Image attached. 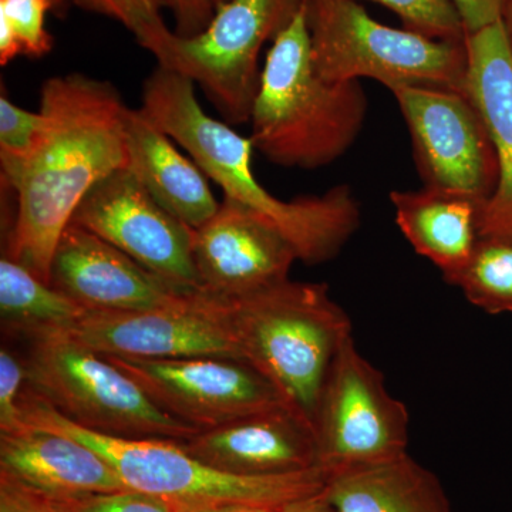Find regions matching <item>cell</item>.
<instances>
[{"label": "cell", "instance_id": "obj_1", "mask_svg": "<svg viewBox=\"0 0 512 512\" xmlns=\"http://www.w3.org/2000/svg\"><path fill=\"white\" fill-rule=\"evenodd\" d=\"M128 110L107 80L70 73L42 84V137L18 177L2 185L15 198L3 255L47 284L74 212L101 180L127 167Z\"/></svg>", "mask_w": 512, "mask_h": 512}, {"label": "cell", "instance_id": "obj_2", "mask_svg": "<svg viewBox=\"0 0 512 512\" xmlns=\"http://www.w3.org/2000/svg\"><path fill=\"white\" fill-rule=\"evenodd\" d=\"M141 110L158 128L190 154L224 197L261 215L308 265L332 261L356 234L362 221L359 201L349 185H336L322 195L284 201L265 190L252 173L251 137L231 124L212 119L202 109L195 83L157 66L143 84Z\"/></svg>", "mask_w": 512, "mask_h": 512}, {"label": "cell", "instance_id": "obj_3", "mask_svg": "<svg viewBox=\"0 0 512 512\" xmlns=\"http://www.w3.org/2000/svg\"><path fill=\"white\" fill-rule=\"evenodd\" d=\"M366 114L360 82H328L316 73L303 0L262 67L249 121L255 150L282 167L318 170L353 146Z\"/></svg>", "mask_w": 512, "mask_h": 512}, {"label": "cell", "instance_id": "obj_4", "mask_svg": "<svg viewBox=\"0 0 512 512\" xmlns=\"http://www.w3.org/2000/svg\"><path fill=\"white\" fill-rule=\"evenodd\" d=\"M225 302L242 360L315 429L330 367L353 336L352 320L328 284L288 279Z\"/></svg>", "mask_w": 512, "mask_h": 512}, {"label": "cell", "instance_id": "obj_5", "mask_svg": "<svg viewBox=\"0 0 512 512\" xmlns=\"http://www.w3.org/2000/svg\"><path fill=\"white\" fill-rule=\"evenodd\" d=\"M20 409L23 424L66 434L92 447L109 461L128 490L154 495L167 503L284 507L325 490L328 480L322 468L278 476L227 473L191 456L181 441L127 439L87 430L57 412L29 386Z\"/></svg>", "mask_w": 512, "mask_h": 512}, {"label": "cell", "instance_id": "obj_6", "mask_svg": "<svg viewBox=\"0 0 512 512\" xmlns=\"http://www.w3.org/2000/svg\"><path fill=\"white\" fill-rule=\"evenodd\" d=\"M306 9L313 67L328 82L372 79L390 92L426 86L467 94L464 42L382 25L357 0H306Z\"/></svg>", "mask_w": 512, "mask_h": 512}, {"label": "cell", "instance_id": "obj_7", "mask_svg": "<svg viewBox=\"0 0 512 512\" xmlns=\"http://www.w3.org/2000/svg\"><path fill=\"white\" fill-rule=\"evenodd\" d=\"M28 386L84 429L127 437L187 441L201 430L175 419L126 372L66 329L29 338Z\"/></svg>", "mask_w": 512, "mask_h": 512}, {"label": "cell", "instance_id": "obj_8", "mask_svg": "<svg viewBox=\"0 0 512 512\" xmlns=\"http://www.w3.org/2000/svg\"><path fill=\"white\" fill-rule=\"evenodd\" d=\"M303 0H227L194 36L171 32L154 53L157 66L198 83L228 124L251 121L262 47L288 25Z\"/></svg>", "mask_w": 512, "mask_h": 512}, {"label": "cell", "instance_id": "obj_9", "mask_svg": "<svg viewBox=\"0 0 512 512\" xmlns=\"http://www.w3.org/2000/svg\"><path fill=\"white\" fill-rule=\"evenodd\" d=\"M409 410L350 336L330 367L316 416L319 467L330 474L407 454Z\"/></svg>", "mask_w": 512, "mask_h": 512}, {"label": "cell", "instance_id": "obj_10", "mask_svg": "<svg viewBox=\"0 0 512 512\" xmlns=\"http://www.w3.org/2000/svg\"><path fill=\"white\" fill-rule=\"evenodd\" d=\"M412 137L424 187L487 201L498 183V161L483 116L466 93L439 87L392 90Z\"/></svg>", "mask_w": 512, "mask_h": 512}, {"label": "cell", "instance_id": "obj_11", "mask_svg": "<svg viewBox=\"0 0 512 512\" xmlns=\"http://www.w3.org/2000/svg\"><path fill=\"white\" fill-rule=\"evenodd\" d=\"M66 330L100 355L147 360H242L227 302L204 292L144 311L86 312Z\"/></svg>", "mask_w": 512, "mask_h": 512}, {"label": "cell", "instance_id": "obj_12", "mask_svg": "<svg viewBox=\"0 0 512 512\" xmlns=\"http://www.w3.org/2000/svg\"><path fill=\"white\" fill-rule=\"evenodd\" d=\"M103 356L126 372L157 406L201 431L288 406L274 384L242 360Z\"/></svg>", "mask_w": 512, "mask_h": 512}, {"label": "cell", "instance_id": "obj_13", "mask_svg": "<svg viewBox=\"0 0 512 512\" xmlns=\"http://www.w3.org/2000/svg\"><path fill=\"white\" fill-rule=\"evenodd\" d=\"M72 224L99 235L170 284L200 291L192 255L194 229L161 207L127 167L86 195Z\"/></svg>", "mask_w": 512, "mask_h": 512}, {"label": "cell", "instance_id": "obj_14", "mask_svg": "<svg viewBox=\"0 0 512 512\" xmlns=\"http://www.w3.org/2000/svg\"><path fill=\"white\" fill-rule=\"evenodd\" d=\"M192 255L200 291L222 301L288 281L299 261L271 222L227 197L210 221L194 229Z\"/></svg>", "mask_w": 512, "mask_h": 512}, {"label": "cell", "instance_id": "obj_15", "mask_svg": "<svg viewBox=\"0 0 512 512\" xmlns=\"http://www.w3.org/2000/svg\"><path fill=\"white\" fill-rule=\"evenodd\" d=\"M49 284L87 312H133L194 292L151 274L89 229L70 224L57 244Z\"/></svg>", "mask_w": 512, "mask_h": 512}, {"label": "cell", "instance_id": "obj_16", "mask_svg": "<svg viewBox=\"0 0 512 512\" xmlns=\"http://www.w3.org/2000/svg\"><path fill=\"white\" fill-rule=\"evenodd\" d=\"M181 444L202 463L242 476L320 468L315 429L288 406L202 430Z\"/></svg>", "mask_w": 512, "mask_h": 512}, {"label": "cell", "instance_id": "obj_17", "mask_svg": "<svg viewBox=\"0 0 512 512\" xmlns=\"http://www.w3.org/2000/svg\"><path fill=\"white\" fill-rule=\"evenodd\" d=\"M467 94L478 111L495 150L498 183L484 202L480 238L512 239V47L503 20L468 33Z\"/></svg>", "mask_w": 512, "mask_h": 512}, {"label": "cell", "instance_id": "obj_18", "mask_svg": "<svg viewBox=\"0 0 512 512\" xmlns=\"http://www.w3.org/2000/svg\"><path fill=\"white\" fill-rule=\"evenodd\" d=\"M0 471L47 498L128 490L92 447L29 424L0 433Z\"/></svg>", "mask_w": 512, "mask_h": 512}, {"label": "cell", "instance_id": "obj_19", "mask_svg": "<svg viewBox=\"0 0 512 512\" xmlns=\"http://www.w3.org/2000/svg\"><path fill=\"white\" fill-rule=\"evenodd\" d=\"M127 168L161 207L192 229L220 208L200 165L185 157L141 109L128 110Z\"/></svg>", "mask_w": 512, "mask_h": 512}, {"label": "cell", "instance_id": "obj_20", "mask_svg": "<svg viewBox=\"0 0 512 512\" xmlns=\"http://www.w3.org/2000/svg\"><path fill=\"white\" fill-rule=\"evenodd\" d=\"M390 201L404 238L440 269L444 279L470 262L480 239L478 225L485 201L424 185L420 190H394Z\"/></svg>", "mask_w": 512, "mask_h": 512}, {"label": "cell", "instance_id": "obj_21", "mask_svg": "<svg viewBox=\"0 0 512 512\" xmlns=\"http://www.w3.org/2000/svg\"><path fill=\"white\" fill-rule=\"evenodd\" d=\"M323 493L338 512H454L436 474L409 453L330 474Z\"/></svg>", "mask_w": 512, "mask_h": 512}, {"label": "cell", "instance_id": "obj_22", "mask_svg": "<svg viewBox=\"0 0 512 512\" xmlns=\"http://www.w3.org/2000/svg\"><path fill=\"white\" fill-rule=\"evenodd\" d=\"M86 312L26 266L8 255L0 259L3 329L29 339L45 330L69 329Z\"/></svg>", "mask_w": 512, "mask_h": 512}, {"label": "cell", "instance_id": "obj_23", "mask_svg": "<svg viewBox=\"0 0 512 512\" xmlns=\"http://www.w3.org/2000/svg\"><path fill=\"white\" fill-rule=\"evenodd\" d=\"M444 281L484 312L512 313V239H478L470 262Z\"/></svg>", "mask_w": 512, "mask_h": 512}, {"label": "cell", "instance_id": "obj_24", "mask_svg": "<svg viewBox=\"0 0 512 512\" xmlns=\"http://www.w3.org/2000/svg\"><path fill=\"white\" fill-rule=\"evenodd\" d=\"M66 5L64 0H0V64L49 55L55 40L47 32L46 15L62 16Z\"/></svg>", "mask_w": 512, "mask_h": 512}, {"label": "cell", "instance_id": "obj_25", "mask_svg": "<svg viewBox=\"0 0 512 512\" xmlns=\"http://www.w3.org/2000/svg\"><path fill=\"white\" fill-rule=\"evenodd\" d=\"M45 128L42 111L23 109L0 94V178L2 185L13 183L32 156Z\"/></svg>", "mask_w": 512, "mask_h": 512}, {"label": "cell", "instance_id": "obj_26", "mask_svg": "<svg viewBox=\"0 0 512 512\" xmlns=\"http://www.w3.org/2000/svg\"><path fill=\"white\" fill-rule=\"evenodd\" d=\"M80 9L117 20L151 55L173 32L165 25L161 10L165 0H69Z\"/></svg>", "mask_w": 512, "mask_h": 512}, {"label": "cell", "instance_id": "obj_27", "mask_svg": "<svg viewBox=\"0 0 512 512\" xmlns=\"http://www.w3.org/2000/svg\"><path fill=\"white\" fill-rule=\"evenodd\" d=\"M359 2V0H357ZM396 13L403 28L431 39L464 42L466 30L451 0H369Z\"/></svg>", "mask_w": 512, "mask_h": 512}, {"label": "cell", "instance_id": "obj_28", "mask_svg": "<svg viewBox=\"0 0 512 512\" xmlns=\"http://www.w3.org/2000/svg\"><path fill=\"white\" fill-rule=\"evenodd\" d=\"M47 500L56 512H174L167 501L134 490L47 498Z\"/></svg>", "mask_w": 512, "mask_h": 512}, {"label": "cell", "instance_id": "obj_29", "mask_svg": "<svg viewBox=\"0 0 512 512\" xmlns=\"http://www.w3.org/2000/svg\"><path fill=\"white\" fill-rule=\"evenodd\" d=\"M28 384L25 357L3 345L0 349V433L25 426L22 420L23 393Z\"/></svg>", "mask_w": 512, "mask_h": 512}, {"label": "cell", "instance_id": "obj_30", "mask_svg": "<svg viewBox=\"0 0 512 512\" xmlns=\"http://www.w3.org/2000/svg\"><path fill=\"white\" fill-rule=\"evenodd\" d=\"M0 512H56L45 495L0 471Z\"/></svg>", "mask_w": 512, "mask_h": 512}, {"label": "cell", "instance_id": "obj_31", "mask_svg": "<svg viewBox=\"0 0 512 512\" xmlns=\"http://www.w3.org/2000/svg\"><path fill=\"white\" fill-rule=\"evenodd\" d=\"M165 6L173 13L178 36H194L207 28L215 13L211 0H165Z\"/></svg>", "mask_w": 512, "mask_h": 512}, {"label": "cell", "instance_id": "obj_32", "mask_svg": "<svg viewBox=\"0 0 512 512\" xmlns=\"http://www.w3.org/2000/svg\"><path fill=\"white\" fill-rule=\"evenodd\" d=\"M451 2L460 13L464 30L468 35L503 20L510 0H451Z\"/></svg>", "mask_w": 512, "mask_h": 512}, {"label": "cell", "instance_id": "obj_33", "mask_svg": "<svg viewBox=\"0 0 512 512\" xmlns=\"http://www.w3.org/2000/svg\"><path fill=\"white\" fill-rule=\"evenodd\" d=\"M168 504L173 507L174 512H279L281 510V507L242 503Z\"/></svg>", "mask_w": 512, "mask_h": 512}, {"label": "cell", "instance_id": "obj_34", "mask_svg": "<svg viewBox=\"0 0 512 512\" xmlns=\"http://www.w3.org/2000/svg\"><path fill=\"white\" fill-rule=\"evenodd\" d=\"M279 512H338L332 504L329 503L325 493L320 491L318 494L309 495V497L299 498L292 503L285 504Z\"/></svg>", "mask_w": 512, "mask_h": 512}, {"label": "cell", "instance_id": "obj_35", "mask_svg": "<svg viewBox=\"0 0 512 512\" xmlns=\"http://www.w3.org/2000/svg\"><path fill=\"white\" fill-rule=\"evenodd\" d=\"M503 22L512 47V0L508 2L507 9H505Z\"/></svg>", "mask_w": 512, "mask_h": 512}, {"label": "cell", "instance_id": "obj_36", "mask_svg": "<svg viewBox=\"0 0 512 512\" xmlns=\"http://www.w3.org/2000/svg\"><path fill=\"white\" fill-rule=\"evenodd\" d=\"M212 5L217 6L220 5V3L227 2V0H211Z\"/></svg>", "mask_w": 512, "mask_h": 512}, {"label": "cell", "instance_id": "obj_37", "mask_svg": "<svg viewBox=\"0 0 512 512\" xmlns=\"http://www.w3.org/2000/svg\"><path fill=\"white\" fill-rule=\"evenodd\" d=\"M64 2H69V0H64Z\"/></svg>", "mask_w": 512, "mask_h": 512}]
</instances>
